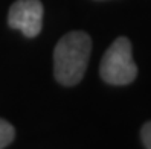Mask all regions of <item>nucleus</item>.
Returning <instances> with one entry per match:
<instances>
[{"label": "nucleus", "instance_id": "obj_5", "mask_svg": "<svg viewBox=\"0 0 151 149\" xmlns=\"http://www.w3.org/2000/svg\"><path fill=\"white\" fill-rule=\"evenodd\" d=\"M140 138H142V143L147 149H151V120L147 122V123L142 126L140 129Z\"/></svg>", "mask_w": 151, "mask_h": 149}, {"label": "nucleus", "instance_id": "obj_2", "mask_svg": "<svg viewBox=\"0 0 151 149\" xmlns=\"http://www.w3.org/2000/svg\"><path fill=\"white\" fill-rule=\"evenodd\" d=\"M99 75L110 85H127L136 79L137 66L133 59L131 41L127 37H118L105 50Z\"/></svg>", "mask_w": 151, "mask_h": 149}, {"label": "nucleus", "instance_id": "obj_3", "mask_svg": "<svg viewBox=\"0 0 151 149\" xmlns=\"http://www.w3.org/2000/svg\"><path fill=\"white\" fill-rule=\"evenodd\" d=\"M43 3L40 0H15L8 12V24L24 37L34 38L43 28Z\"/></svg>", "mask_w": 151, "mask_h": 149}, {"label": "nucleus", "instance_id": "obj_1", "mask_svg": "<svg viewBox=\"0 0 151 149\" xmlns=\"http://www.w3.org/2000/svg\"><path fill=\"white\" fill-rule=\"evenodd\" d=\"M92 38L87 32L72 31L60 38L54 49V76L58 84L73 87L81 82L88 66Z\"/></svg>", "mask_w": 151, "mask_h": 149}, {"label": "nucleus", "instance_id": "obj_4", "mask_svg": "<svg viewBox=\"0 0 151 149\" xmlns=\"http://www.w3.org/2000/svg\"><path fill=\"white\" fill-rule=\"evenodd\" d=\"M15 138V129L8 120L0 117V149H5Z\"/></svg>", "mask_w": 151, "mask_h": 149}]
</instances>
